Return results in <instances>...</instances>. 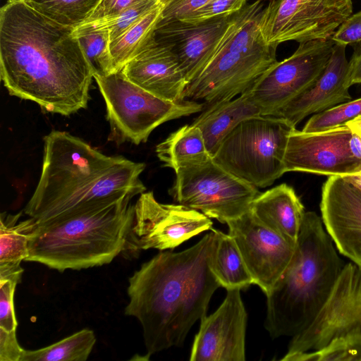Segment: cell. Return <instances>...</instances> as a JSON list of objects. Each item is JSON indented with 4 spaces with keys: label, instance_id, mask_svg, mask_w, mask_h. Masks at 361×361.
Listing matches in <instances>:
<instances>
[{
    "label": "cell",
    "instance_id": "obj_21",
    "mask_svg": "<svg viewBox=\"0 0 361 361\" xmlns=\"http://www.w3.org/2000/svg\"><path fill=\"white\" fill-rule=\"evenodd\" d=\"M249 211L265 226L297 243L306 212L291 186L282 183L260 192Z\"/></svg>",
    "mask_w": 361,
    "mask_h": 361
},
{
    "label": "cell",
    "instance_id": "obj_16",
    "mask_svg": "<svg viewBox=\"0 0 361 361\" xmlns=\"http://www.w3.org/2000/svg\"><path fill=\"white\" fill-rule=\"evenodd\" d=\"M190 361H245L247 312L240 290H227L219 308L200 320Z\"/></svg>",
    "mask_w": 361,
    "mask_h": 361
},
{
    "label": "cell",
    "instance_id": "obj_22",
    "mask_svg": "<svg viewBox=\"0 0 361 361\" xmlns=\"http://www.w3.org/2000/svg\"><path fill=\"white\" fill-rule=\"evenodd\" d=\"M263 116L249 90L238 97L208 105L192 124L202 133L208 152L213 157L224 139L243 121Z\"/></svg>",
    "mask_w": 361,
    "mask_h": 361
},
{
    "label": "cell",
    "instance_id": "obj_8",
    "mask_svg": "<svg viewBox=\"0 0 361 361\" xmlns=\"http://www.w3.org/2000/svg\"><path fill=\"white\" fill-rule=\"evenodd\" d=\"M169 192L173 200L226 224L250 210L257 187L231 173L213 158L178 169Z\"/></svg>",
    "mask_w": 361,
    "mask_h": 361
},
{
    "label": "cell",
    "instance_id": "obj_9",
    "mask_svg": "<svg viewBox=\"0 0 361 361\" xmlns=\"http://www.w3.org/2000/svg\"><path fill=\"white\" fill-rule=\"evenodd\" d=\"M352 11V0H271L262 11L260 29L275 49L288 41L326 40Z\"/></svg>",
    "mask_w": 361,
    "mask_h": 361
},
{
    "label": "cell",
    "instance_id": "obj_7",
    "mask_svg": "<svg viewBox=\"0 0 361 361\" xmlns=\"http://www.w3.org/2000/svg\"><path fill=\"white\" fill-rule=\"evenodd\" d=\"M104 98L111 128L109 139L118 144L145 142L161 124L202 111L203 103L161 99L130 81L122 70L94 76Z\"/></svg>",
    "mask_w": 361,
    "mask_h": 361
},
{
    "label": "cell",
    "instance_id": "obj_13",
    "mask_svg": "<svg viewBox=\"0 0 361 361\" xmlns=\"http://www.w3.org/2000/svg\"><path fill=\"white\" fill-rule=\"evenodd\" d=\"M213 222L202 212L180 204H162L152 191L140 195L129 248L133 250H173L185 241L212 228Z\"/></svg>",
    "mask_w": 361,
    "mask_h": 361
},
{
    "label": "cell",
    "instance_id": "obj_37",
    "mask_svg": "<svg viewBox=\"0 0 361 361\" xmlns=\"http://www.w3.org/2000/svg\"><path fill=\"white\" fill-rule=\"evenodd\" d=\"M137 0H101L94 12L85 23L104 20L117 16Z\"/></svg>",
    "mask_w": 361,
    "mask_h": 361
},
{
    "label": "cell",
    "instance_id": "obj_28",
    "mask_svg": "<svg viewBox=\"0 0 361 361\" xmlns=\"http://www.w3.org/2000/svg\"><path fill=\"white\" fill-rule=\"evenodd\" d=\"M74 34L83 49L94 76H106L115 72L106 27L95 22L87 23L75 28Z\"/></svg>",
    "mask_w": 361,
    "mask_h": 361
},
{
    "label": "cell",
    "instance_id": "obj_25",
    "mask_svg": "<svg viewBox=\"0 0 361 361\" xmlns=\"http://www.w3.org/2000/svg\"><path fill=\"white\" fill-rule=\"evenodd\" d=\"M215 231L216 243L212 267L220 286L226 290L247 288L253 284V280L235 241L229 234Z\"/></svg>",
    "mask_w": 361,
    "mask_h": 361
},
{
    "label": "cell",
    "instance_id": "obj_31",
    "mask_svg": "<svg viewBox=\"0 0 361 361\" xmlns=\"http://www.w3.org/2000/svg\"><path fill=\"white\" fill-rule=\"evenodd\" d=\"M361 116V97L350 100L314 114L302 128L304 132H319L345 125Z\"/></svg>",
    "mask_w": 361,
    "mask_h": 361
},
{
    "label": "cell",
    "instance_id": "obj_34",
    "mask_svg": "<svg viewBox=\"0 0 361 361\" xmlns=\"http://www.w3.org/2000/svg\"><path fill=\"white\" fill-rule=\"evenodd\" d=\"M247 0H211L181 20L198 23L225 14H232L240 9Z\"/></svg>",
    "mask_w": 361,
    "mask_h": 361
},
{
    "label": "cell",
    "instance_id": "obj_43",
    "mask_svg": "<svg viewBox=\"0 0 361 361\" xmlns=\"http://www.w3.org/2000/svg\"><path fill=\"white\" fill-rule=\"evenodd\" d=\"M253 1H255V0H253ZM260 1H264V2L265 1H271V0H260Z\"/></svg>",
    "mask_w": 361,
    "mask_h": 361
},
{
    "label": "cell",
    "instance_id": "obj_1",
    "mask_svg": "<svg viewBox=\"0 0 361 361\" xmlns=\"http://www.w3.org/2000/svg\"><path fill=\"white\" fill-rule=\"evenodd\" d=\"M74 30L25 0L7 1L0 10V75L10 95L66 116L87 108L94 74Z\"/></svg>",
    "mask_w": 361,
    "mask_h": 361
},
{
    "label": "cell",
    "instance_id": "obj_12",
    "mask_svg": "<svg viewBox=\"0 0 361 361\" xmlns=\"http://www.w3.org/2000/svg\"><path fill=\"white\" fill-rule=\"evenodd\" d=\"M353 331L361 332V266L350 262L343 267L312 322L292 337L286 355L318 350Z\"/></svg>",
    "mask_w": 361,
    "mask_h": 361
},
{
    "label": "cell",
    "instance_id": "obj_10",
    "mask_svg": "<svg viewBox=\"0 0 361 361\" xmlns=\"http://www.w3.org/2000/svg\"><path fill=\"white\" fill-rule=\"evenodd\" d=\"M285 172L345 176L361 171V137L347 125L319 132L290 133Z\"/></svg>",
    "mask_w": 361,
    "mask_h": 361
},
{
    "label": "cell",
    "instance_id": "obj_23",
    "mask_svg": "<svg viewBox=\"0 0 361 361\" xmlns=\"http://www.w3.org/2000/svg\"><path fill=\"white\" fill-rule=\"evenodd\" d=\"M21 213H2L0 219V279L18 283L23 273L20 264L28 257L30 235L36 226L30 217L19 221Z\"/></svg>",
    "mask_w": 361,
    "mask_h": 361
},
{
    "label": "cell",
    "instance_id": "obj_18",
    "mask_svg": "<svg viewBox=\"0 0 361 361\" xmlns=\"http://www.w3.org/2000/svg\"><path fill=\"white\" fill-rule=\"evenodd\" d=\"M230 15L216 16L198 23L181 20L158 23L155 37L172 48L188 85L208 63L226 29Z\"/></svg>",
    "mask_w": 361,
    "mask_h": 361
},
{
    "label": "cell",
    "instance_id": "obj_6",
    "mask_svg": "<svg viewBox=\"0 0 361 361\" xmlns=\"http://www.w3.org/2000/svg\"><path fill=\"white\" fill-rule=\"evenodd\" d=\"M295 128L274 116L245 119L224 139L212 158L237 177L266 188L286 173V145Z\"/></svg>",
    "mask_w": 361,
    "mask_h": 361
},
{
    "label": "cell",
    "instance_id": "obj_27",
    "mask_svg": "<svg viewBox=\"0 0 361 361\" xmlns=\"http://www.w3.org/2000/svg\"><path fill=\"white\" fill-rule=\"evenodd\" d=\"M96 341L92 330L82 329L47 347L24 350L20 361H85Z\"/></svg>",
    "mask_w": 361,
    "mask_h": 361
},
{
    "label": "cell",
    "instance_id": "obj_33",
    "mask_svg": "<svg viewBox=\"0 0 361 361\" xmlns=\"http://www.w3.org/2000/svg\"><path fill=\"white\" fill-rule=\"evenodd\" d=\"M19 283L0 279V333L16 334L18 321L14 309V293Z\"/></svg>",
    "mask_w": 361,
    "mask_h": 361
},
{
    "label": "cell",
    "instance_id": "obj_26",
    "mask_svg": "<svg viewBox=\"0 0 361 361\" xmlns=\"http://www.w3.org/2000/svg\"><path fill=\"white\" fill-rule=\"evenodd\" d=\"M163 4L153 9L122 35L110 42V51L115 71L122 70L155 37L161 17Z\"/></svg>",
    "mask_w": 361,
    "mask_h": 361
},
{
    "label": "cell",
    "instance_id": "obj_41",
    "mask_svg": "<svg viewBox=\"0 0 361 361\" xmlns=\"http://www.w3.org/2000/svg\"><path fill=\"white\" fill-rule=\"evenodd\" d=\"M361 190V171L357 173L343 176Z\"/></svg>",
    "mask_w": 361,
    "mask_h": 361
},
{
    "label": "cell",
    "instance_id": "obj_20",
    "mask_svg": "<svg viewBox=\"0 0 361 361\" xmlns=\"http://www.w3.org/2000/svg\"><path fill=\"white\" fill-rule=\"evenodd\" d=\"M126 77L149 92L181 102L188 85L172 48L156 37L122 69Z\"/></svg>",
    "mask_w": 361,
    "mask_h": 361
},
{
    "label": "cell",
    "instance_id": "obj_38",
    "mask_svg": "<svg viewBox=\"0 0 361 361\" xmlns=\"http://www.w3.org/2000/svg\"><path fill=\"white\" fill-rule=\"evenodd\" d=\"M24 350L16 334L0 333V361H20Z\"/></svg>",
    "mask_w": 361,
    "mask_h": 361
},
{
    "label": "cell",
    "instance_id": "obj_5",
    "mask_svg": "<svg viewBox=\"0 0 361 361\" xmlns=\"http://www.w3.org/2000/svg\"><path fill=\"white\" fill-rule=\"evenodd\" d=\"M344 266L322 218L306 212L291 262L267 295L264 327L293 337L312 322Z\"/></svg>",
    "mask_w": 361,
    "mask_h": 361
},
{
    "label": "cell",
    "instance_id": "obj_39",
    "mask_svg": "<svg viewBox=\"0 0 361 361\" xmlns=\"http://www.w3.org/2000/svg\"><path fill=\"white\" fill-rule=\"evenodd\" d=\"M348 80L350 87L361 84V50L355 52L349 61Z\"/></svg>",
    "mask_w": 361,
    "mask_h": 361
},
{
    "label": "cell",
    "instance_id": "obj_17",
    "mask_svg": "<svg viewBox=\"0 0 361 361\" xmlns=\"http://www.w3.org/2000/svg\"><path fill=\"white\" fill-rule=\"evenodd\" d=\"M320 210L338 251L361 266V190L343 176H331L322 185Z\"/></svg>",
    "mask_w": 361,
    "mask_h": 361
},
{
    "label": "cell",
    "instance_id": "obj_42",
    "mask_svg": "<svg viewBox=\"0 0 361 361\" xmlns=\"http://www.w3.org/2000/svg\"><path fill=\"white\" fill-rule=\"evenodd\" d=\"M163 5H164L169 0H159Z\"/></svg>",
    "mask_w": 361,
    "mask_h": 361
},
{
    "label": "cell",
    "instance_id": "obj_4",
    "mask_svg": "<svg viewBox=\"0 0 361 361\" xmlns=\"http://www.w3.org/2000/svg\"><path fill=\"white\" fill-rule=\"evenodd\" d=\"M134 197L122 194L101 199L36 225L25 262L40 263L60 272L111 263L129 248Z\"/></svg>",
    "mask_w": 361,
    "mask_h": 361
},
{
    "label": "cell",
    "instance_id": "obj_15",
    "mask_svg": "<svg viewBox=\"0 0 361 361\" xmlns=\"http://www.w3.org/2000/svg\"><path fill=\"white\" fill-rule=\"evenodd\" d=\"M226 224L253 284L267 295L291 262L297 243L265 226L250 211Z\"/></svg>",
    "mask_w": 361,
    "mask_h": 361
},
{
    "label": "cell",
    "instance_id": "obj_36",
    "mask_svg": "<svg viewBox=\"0 0 361 361\" xmlns=\"http://www.w3.org/2000/svg\"><path fill=\"white\" fill-rule=\"evenodd\" d=\"M331 39L343 45L361 42V11L350 16L338 27Z\"/></svg>",
    "mask_w": 361,
    "mask_h": 361
},
{
    "label": "cell",
    "instance_id": "obj_24",
    "mask_svg": "<svg viewBox=\"0 0 361 361\" xmlns=\"http://www.w3.org/2000/svg\"><path fill=\"white\" fill-rule=\"evenodd\" d=\"M156 153L164 166L171 168L175 171L212 158L207 150L202 131L192 123L171 133L157 145Z\"/></svg>",
    "mask_w": 361,
    "mask_h": 361
},
{
    "label": "cell",
    "instance_id": "obj_2",
    "mask_svg": "<svg viewBox=\"0 0 361 361\" xmlns=\"http://www.w3.org/2000/svg\"><path fill=\"white\" fill-rule=\"evenodd\" d=\"M214 228L178 252H160L129 278L125 314L141 324L147 357L181 345L220 284L212 267Z\"/></svg>",
    "mask_w": 361,
    "mask_h": 361
},
{
    "label": "cell",
    "instance_id": "obj_40",
    "mask_svg": "<svg viewBox=\"0 0 361 361\" xmlns=\"http://www.w3.org/2000/svg\"><path fill=\"white\" fill-rule=\"evenodd\" d=\"M347 125L349 128L361 137V116L348 121Z\"/></svg>",
    "mask_w": 361,
    "mask_h": 361
},
{
    "label": "cell",
    "instance_id": "obj_11",
    "mask_svg": "<svg viewBox=\"0 0 361 361\" xmlns=\"http://www.w3.org/2000/svg\"><path fill=\"white\" fill-rule=\"evenodd\" d=\"M334 42L331 39L300 43L288 58L276 61L248 89L263 116H274L312 85L326 68Z\"/></svg>",
    "mask_w": 361,
    "mask_h": 361
},
{
    "label": "cell",
    "instance_id": "obj_19",
    "mask_svg": "<svg viewBox=\"0 0 361 361\" xmlns=\"http://www.w3.org/2000/svg\"><path fill=\"white\" fill-rule=\"evenodd\" d=\"M345 47L334 42L329 62L315 82L281 107L274 116L282 118L295 127L309 115L351 100Z\"/></svg>",
    "mask_w": 361,
    "mask_h": 361
},
{
    "label": "cell",
    "instance_id": "obj_32",
    "mask_svg": "<svg viewBox=\"0 0 361 361\" xmlns=\"http://www.w3.org/2000/svg\"><path fill=\"white\" fill-rule=\"evenodd\" d=\"M161 4L159 0H137L117 16L95 23L109 29L110 41L112 42Z\"/></svg>",
    "mask_w": 361,
    "mask_h": 361
},
{
    "label": "cell",
    "instance_id": "obj_14",
    "mask_svg": "<svg viewBox=\"0 0 361 361\" xmlns=\"http://www.w3.org/2000/svg\"><path fill=\"white\" fill-rule=\"evenodd\" d=\"M276 61L273 48L243 53L216 44L205 68L187 85L185 99L202 100L208 105L232 99L250 89Z\"/></svg>",
    "mask_w": 361,
    "mask_h": 361
},
{
    "label": "cell",
    "instance_id": "obj_29",
    "mask_svg": "<svg viewBox=\"0 0 361 361\" xmlns=\"http://www.w3.org/2000/svg\"><path fill=\"white\" fill-rule=\"evenodd\" d=\"M34 9L66 27L77 28L92 16L101 0H25Z\"/></svg>",
    "mask_w": 361,
    "mask_h": 361
},
{
    "label": "cell",
    "instance_id": "obj_3",
    "mask_svg": "<svg viewBox=\"0 0 361 361\" xmlns=\"http://www.w3.org/2000/svg\"><path fill=\"white\" fill-rule=\"evenodd\" d=\"M145 164L108 156L69 133L44 137L42 172L23 212L42 224L94 201L146 191L140 178Z\"/></svg>",
    "mask_w": 361,
    "mask_h": 361
},
{
    "label": "cell",
    "instance_id": "obj_35",
    "mask_svg": "<svg viewBox=\"0 0 361 361\" xmlns=\"http://www.w3.org/2000/svg\"><path fill=\"white\" fill-rule=\"evenodd\" d=\"M211 0H169L163 5L159 21L182 20Z\"/></svg>",
    "mask_w": 361,
    "mask_h": 361
},
{
    "label": "cell",
    "instance_id": "obj_30",
    "mask_svg": "<svg viewBox=\"0 0 361 361\" xmlns=\"http://www.w3.org/2000/svg\"><path fill=\"white\" fill-rule=\"evenodd\" d=\"M283 361H361V332L353 331L334 338L312 351L284 355Z\"/></svg>",
    "mask_w": 361,
    "mask_h": 361
}]
</instances>
